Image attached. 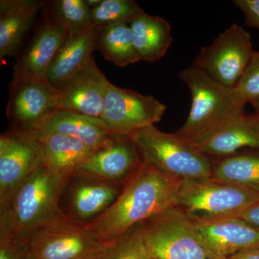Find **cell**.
<instances>
[{
	"label": "cell",
	"instance_id": "6da1fadb",
	"mask_svg": "<svg viewBox=\"0 0 259 259\" xmlns=\"http://www.w3.org/2000/svg\"><path fill=\"white\" fill-rule=\"evenodd\" d=\"M181 181L142 162L115 202L85 228L100 241H117L131 228L175 206Z\"/></svg>",
	"mask_w": 259,
	"mask_h": 259
},
{
	"label": "cell",
	"instance_id": "ffe728a7",
	"mask_svg": "<svg viewBox=\"0 0 259 259\" xmlns=\"http://www.w3.org/2000/svg\"><path fill=\"white\" fill-rule=\"evenodd\" d=\"M37 134L41 144L44 166L57 175L74 176L95 151L79 140L66 135Z\"/></svg>",
	"mask_w": 259,
	"mask_h": 259
},
{
	"label": "cell",
	"instance_id": "4dcf8cb0",
	"mask_svg": "<svg viewBox=\"0 0 259 259\" xmlns=\"http://www.w3.org/2000/svg\"><path fill=\"white\" fill-rule=\"evenodd\" d=\"M259 230V202L250 206L236 216Z\"/></svg>",
	"mask_w": 259,
	"mask_h": 259
},
{
	"label": "cell",
	"instance_id": "2e32d148",
	"mask_svg": "<svg viewBox=\"0 0 259 259\" xmlns=\"http://www.w3.org/2000/svg\"><path fill=\"white\" fill-rule=\"evenodd\" d=\"M45 0H1L0 1V59L18 56L27 32Z\"/></svg>",
	"mask_w": 259,
	"mask_h": 259
},
{
	"label": "cell",
	"instance_id": "f546056e",
	"mask_svg": "<svg viewBox=\"0 0 259 259\" xmlns=\"http://www.w3.org/2000/svg\"><path fill=\"white\" fill-rule=\"evenodd\" d=\"M233 3L244 15L245 25L259 30V0H234Z\"/></svg>",
	"mask_w": 259,
	"mask_h": 259
},
{
	"label": "cell",
	"instance_id": "ba28073f",
	"mask_svg": "<svg viewBox=\"0 0 259 259\" xmlns=\"http://www.w3.org/2000/svg\"><path fill=\"white\" fill-rule=\"evenodd\" d=\"M255 52L250 34L240 25L233 24L210 45L202 47L191 66L223 86L233 89Z\"/></svg>",
	"mask_w": 259,
	"mask_h": 259
},
{
	"label": "cell",
	"instance_id": "d590c367",
	"mask_svg": "<svg viewBox=\"0 0 259 259\" xmlns=\"http://www.w3.org/2000/svg\"><path fill=\"white\" fill-rule=\"evenodd\" d=\"M26 259H35V258H30V257L27 256Z\"/></svg>",
	"mask_w": 259,
	"mask_h": 259
},
{
	"label": "cell",
	"instance_id": "52a82bcc",
	"mask_svg": "<svg viewBox=\"0 0 259 259\" xmlns=\"http://www.w3.org/2000/svg\"><path fill=\"white\" fill-rule=\"evenodd\" d=\"M152 259H212L194 223L178 207H169L141 224Z\"/></svg>",
	"mask_w": 259,
	"mask_h": 259
},
{
	"label": "cell",
	"instance_id": "44dd1931",
	"mask_svg": "<svg viewBox=\"0 0 259 259\" xmlns=\"http://www.w3.org/2000/svg\"><path fill=\"white\" fill-rule=\"evenodd\" d=\"M135 49L140 60L155 62L166 55L173 38L166 20L146 13L130 24Z\"/></svg>",
	"mask_w": 259,
	"mask_h": 259
},
{
	"label": "cell",
	"instance_id": "8fae6325",
	"mask_svg": "<svg viewBox=\"0 0 259 259\" xmlns=\"http://www.w3.org/2000/svg\"><path fill=\"white\" fill-rule=\"evenodd\" d=\"M57 91L47 80L22 79L10 82L6 117L11 129L38 131L56 111Z\"/></svg>",
	"mask_w": 259,
	"mask_h": 259
},
{
	"label": "cell",
	"instance_id": "9c48e42d",
	"mask_svg": "<svg viewBox=\"0 0 259 259\" xmlns=\"http://www.w3.org/2000/svg\"><path fill=\"white\" fill-rule=\"evenodd\" d=\"M44 166L36 132L10 129L0 136V207L8 204L17 190Z\"/></svg>",
	"mask_w": 259,
	"mask_h": 259
},
{
	"label": "cell",
	"instance_id": "30bf717a",
	"mask_svg": "<svg viewBox=\"0 0 259 259\" xmlns=\"http://www.w3.org/2000/svg\"><path fill=\"white\" fill-rule=\"evenodd\" d=\"M166 110V105L154 97L110 83L102 119L116 136H129L160 122Z\"/></svg>",
	"mask_w": 259,
	"mask_h": 259
},
{
	"label": "cell",
	"instance_id": "9a60e30c",
	"mask_svg": "<svg viewBox=\"0 0 259 259\" xmlns=\"http://www.w3.org/2000/svg\"><path fill=\"white\" fill-rule=\"evenodd\" d=\"M69 37L61 25L44 20L28 47L17 56L11 82L22 79L47 80L51 61Z\"/></svg>",
	"mask_w": 259,
	"mask_h": 259
},
{
	"label": "cell",
	"instance_id": "ac0fdd59",
	"mask_svg": "<svg viewBox=\"0 0 259 259\" xmlns=\"http://www.w3.org/2000/svg\"><path fill=\"white\" fill-rule=\"evenodd\" d=\"M97 30L92 28L81 35L69 37L54 56L47 79L54 88L64 86L83 71L94 56Z\"/></svg>",
	"mask_w": 259,
	"mask_h": 259
},
{
	"label": "cell",
	"instance_id": "d6a6232c",
	"mask_svg": "<svg viewBox=\"0 0 259 259\" xmlns=\"http://www.w3.org/2000/svg\"><path fill=\"white\" fill-rule=\"evenodd\" d=\"M85 2L90 9H93L101 3L102 0H85Z\"/></svg>",
	"mask_w": 259,
	"mask_h": 259
},
{
	"label": "cell",
	"instance_id": "d4e9b609",
	"mask_svg": "<svg viewBox=\"0 0 259 259\" xmlns=\"http://www.w3.org/2000/svg\"><path fill=\"white\" fill-rule=\"evenodd\" d=\"M44 20L61 25L69 37L81 35L91 26V9L85 0L48 1L42 10Z\"/></svg>",
	"mask_w": 259,
	"mask_h": 259
},
{
	"label": "cell",
	"instance_id": "4316f807",
	"mask_svg": "<svg viewBox=\"0 0 259 259\" xmlns=\"http://www.w3.org/2000/svg\"><path fill=\"white\" fill-rule=\"evenodd\" d=\"M105 259H152L141 233V224L115 241Z\"/></svg>",
	"mask_w": 259,
	"mask_h": 259
},
{
	"label": "cell",
	"instance_id": "5b68a950",
	"mask_svg": "<svg viewBox=\"0 0 259 259\" xmlns=\"http://www.w3.org/2000/svg\"><path fill=\"white\" fill-rule=\"evenodd\" d=\"M129 136L143 163L168 176L180 180L212 177L214 161L175 133L168 134L151 125Z\"/></svg>",
	"mask_w": 259,
	"mask_h": 259
},
{
	"label": "cell",
	"instance_id": "4fadbf2b",
	"mask_svg": "<svg viewBox=\"0 0 259 259\" xmlns=\"http://www.w3.org/2000/svg\"><path fill=\"white\" fill-rule=\"evenodd\" d=\"M110 83L93 58L86 69L58 89L56 110L102 119Z\"/></svg>",
	"mask_w": 259,
	"mask_h": 259
},
{
	"label": "cell",
	"instance_id": "603a6c76",
	"mask_svg": "<svg viewBox=\"0 0 259 259\" xmlns=\"http://www.w3.org/2000/svg\"><path fill=\"white\" fill-rule=\"evenodd\" d=\"M76 186L71 194V207L76 217L93 220L105 212L120 194L114 184L88 180Z\"/></svg>",
	"mask_w": 259,
	"mask_h": 259
},
{
	"label": "cell",
	"instance_id": "f1b7e54d",
	"mask_svg": "<svg viewBox=\"0 0 259 259\" xmlns=\"http://www.w3.org/2000/svg\"><path fill=\"white\" fill-rule=\"evenodd\" d=\"M28 242L0 235V259H26Z\"/></svg>",
	"mask_w": 259,
	"mask_h": 259
},
{
	"label": "cell",
	"instance_id": "484cf974",
	"mask_svg": "<svg viewBox=\"0 0 259 259\" xmlns=\"http://www.w3.org/2000/svg\"><path fill=\"white\" fill-rule=\"evenodd\" d=\"M144 13L134 0H102L91 9V26L99 30L114 24L130 25Z\"/></svg>",
	"mask_w": 259,
	"mask_h": 259
},
{
	"label": "cell",
	"instance_id": "5bb4252c",
	"mask_svg": "<svg viewBox=\"0 0 259 259\" xmlns=\"http://www.w3.org/2000/svg\"><path fill=\"white\" fill-rule=\"evenodd\" d=\"M194 223L199 241L212 259H229L259 246V230L241 218Z\"/></svg>",
	"mask_w": 259,
	"mask_h": 259
},
{
	"label": "cell",
	"instance_id": "7c38bea8",
	"mask_svg": "<svg viewBox=\"0 0 259 259\" xmlns=\"http://www.w3.org/2000/svg\"><path fill=\"white\" fill-rule=\"evenodd\" d=\"M142 163L139 150L128 136H116L76 169L74 175L112 183L128 180Z\"/></svg>",
	"mask_w": 259,
	"mask_h": 259
},
{
	"label": "cell",
	"instance_id": "83f0119b",
	"mask_svg": "<svg viewBox=\"0 0 259 259\" xmlns=\"http://www.w3.org/2000/svg\"><path fill=\"white\" fill-rule=\"evenodd\" d=\"M235 95L242 106L259 99V51H255L248 68L239 82L233 88Z\"/></svg>",
	"mask_w": 259,
	"mask_h": 259
},
{
	"label": "cell",
	"instance_id": "277c9868",
	"mask_svg": "<svg viewBox=\"0 0 259 259\" xmlns=\"http://www.w3.org/2000/svg\"><path fill=\"white\" fill-rule=\"evenodd\" d=\"M258 202V192L211 177L181 181L175 207L198 223L236 217Z\"/></svg>",
	"mask_w": 259,
	"mask_h": 259
},
{
	"label": "cell",
	"instance_id": "7402d4cb",
	"mask_svg": "<svg viewBox=\"0 0 259 259\" xmlns=\"http://www.w3.org/2000/svg\"><path fill=\"white\" fill-rule=\"evenodd\" d=\"M214 161L213 178L259 193V150H245Z\"/></svg>",
	"mask_w": 259,
	"mask_h": 259
},
{
	"label": "cell",
	"instance_id": "836d02e7",
	"mask_svg": "<svg viewBox=\"0 0 259 259\" xmlns=\"http://www.w3.org/2000/svg\"><path fill=\"white\" fill-rule=\"evenodd\" d=\"M253 108L255 109V112H259V99L256 101L253 102L252 103Z\"/></svg>",
	"mask_w": 259,
	"mask_h": 259
},
{
	"label": "cell",
	"instance_id": "3957f363",
	"mask_svg": "<svg viewBox=\"0 0 259 259\" xmlns=\"http://www.w3.org/2000/svg\"><path fill=\"white\" fill-rule=\"evenodd\" d=\"M192 95L187 120L175 132L190 146H195L243 115L233 89L226 88L192 66L179 74Z\"/></svg>",
	"mask_w": 259,
	"mask_h": 259
},
{
	"label": "cell",
	"instance_id": "e575fe53",
	"mask_svg": "<svg viewBox=\"0 0 259 259\" xmlns=\"http://www.w3.org/2000/svg\"><path fill=\"white\" fill-rule=\"evenodd\" d=\"M255 120L257 121V122L259 124V112H255L254 113L252 114Z\"/></svg>",
	"mask_w": 259,
	"mask_h": 259
},
{
	"label": "cell",
	"instance_id": "d6986e66",
	"mask_svg": "<svg viewBox=\"0 0 259 259\" xmlns=\"http://www.w3.org/2000/svg\"><path fill=\"white\" fill-rule=\"evenodd\" d=\"M37 133L71 136L94 151L106 146L116 136L102 119L64 110L54 112Z\"/></svg>",
	"mask_w": 259,
	"mask_h": 259
},
{
	"label": "cell",
	"instance_id": "1f68e13d",
	"mask_svg": "<svg viewBox=\"0 0 259 259\" xmlns=\"http://www.w3.org/2000/svg\"><path fill=\"white\" fill-rule=\"evenodd\" d=\"M229 259H259V246L243 250Z\"/></svg>",
	"mask_w": 259,
	"mask_h": 259
},
{
	"label": "cell",
	"instance_id": "8992f818",
	"mask_svg": "<svg viewBox=\"0 0 259 259\" xmlns=\"http://www.w3.org/2000/svg\"><path fill=\"white\" fill-rule=\"evenodd\" d=\"M28 256L35 259H105L115 242L97 239L60 209L29 236Z\"/></svg>",
	"mask_w": 259,
	"mask_h": 259
},
{
	"label": "cell",
	"instance_id": "e0dca14e",
	"mask_svg": "<svg viewBox=\"0 0 259 259\" xmlns=\"http://www.w3.org/2000/svg\"><path fill=\"white\" fill-rule=\"evenodd\" d=\"M193 147L213 161L245 150H259V124L253 115L243 114Z\"/></svg>",
	"mask_w": 259,
	"mask_h": 259
},
{
	"label": "cell",
	"instance_id": "7a4b0ae2",
	"mask_svg": "<svg viewBox=\"0 0 259 259\" xmlns=\"http://www.w3.org/2000/svg\"><path fill=\"white\" fill-rule=\"evenodd\" d=\"M71 177L53 173L44 166L37 168L0 207V235L27 241L32 231L59 210V199Z\"/></svg>",
	"mask_w": 259,
	"mask_h": 259
},
{
	"label": "cell",
	"instance_id": "cb8c5ba5",
	"mask_svg": "<svg viewBox=\"0 0 259 259\" xmlns=\"http://www.w3.org/2000/svg\"><path fill=\"white\" fill-rule=\"evenodd\" d=\"M95 50L117 66L125 67L139 62L130 25L120 23L97 30Z\"/></svg>",
	"mask_w": 259,
	"mask_h": 259
}]
</instances>
